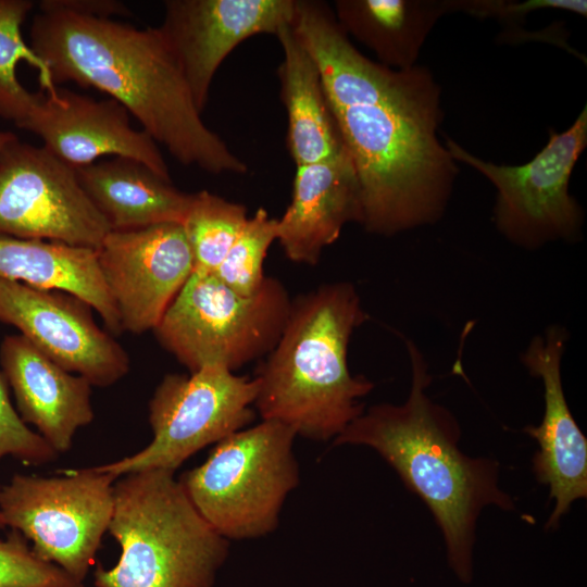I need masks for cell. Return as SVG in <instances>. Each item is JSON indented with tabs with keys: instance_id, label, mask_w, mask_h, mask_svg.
I'll return each mask as SVG.
<instances>
[{
	"instance_id": "obj_11",
	"label": "cell",
	"mask_w": 587,
	"mask_h": 587,
	"mask_svg": "<svg viewBox=\"0 0 587 587\" xmlns=\"http://www.w3.org/2000/svg\"><path fill=\"white\" fill-rule=\"evenodd\" d=\"M111 227L76 168L43 146L13 139L0 154V236L98 249Z\"/></svg>"
},
{
	"instance_id": "obj_15",
	"label": "cell",
	"mask_w": 587,
	"mask_h": 587,
	"mask_svg": "<svg viewBox=\"0 0 587 587\" xmlns=\"http://www.w3.org/2000/svg\"><path fill=\"white\" fill-rule=\"evenodd\" d=\"M129 112L109 98L96 100L59 88L40 90L36 102L20 126L37 135L52 154L82 167L104 155L137 160L170 179L167 164L158 143L135 129Z\"/></svg>"
},
{
	"instance_id": "obj_22",
	"label": "cell",
	"mask_w": 587,
	"mask_h": 587,
	"mask_svg": "<svg viewBox=\"0 0 587 587\" xmlns=\"http://www.w3.org/2000/svg\"><path fill=\"white\" fill-rule=\"evenodd\" d=\"M332 9L348 37L394 70L417 64L426 38L449 13L447 0H336Z\"/></svg>"
},
{
	"instance_id": "obj_8",
	"label": "cell",
	"mask_w": 587,
	"mask_h": 587,
	"mask_svg": "<svg viewBox=\"0 0 587 587\" xmlns=\"http://www.w3.org/2000/svg\"><path fill=\"white\" fill-rule=\"evenodd\" d=\"M116 479L93 467L54 477L14 474L0 485V528L20 532L36 555L82 584L108 532Z\"/></svg>"
},
{
	"instance_id": "obj_28",
	"label": "cell",
	"mask_w": 587,
	"mask_h": 587,
	"mask_svg": "<svg viewBox=\"0 0 587 587\" xmlns=\"http://www.w3.org/2000/svg\"><path fill=\"white\" fill-rule=\"evenodd\" d=\"M450 12H463L480 18H496L512 26L538 10H563L587 15L585 0H447Z\"/></svg>"
},
{
	"instance_id": "obj_17",
	"label": "cell",
	"mask_w": 587,
	"mask_h": 587,
	"mask_svg": "<svg viewBox=\"0 0 587 587\" xmlns=\"http://www.w3.org/2000/svg\"><path fill=\"white\" fill-rule=\"evenodd\" d=\"M0 364L23 422L34 425L58 453L67 452L76 432L95 417L92 385L58 365L21 334L3 339Z\"/></svg>"
},
{
	"instance_id": "obj_30",
	"label": "cell",
	"mask_w": 587,
	"mask_h": 587,
	"mask_svg": "<svg viewBox=\"0 0 587 587\" xmlns=\"http://www.w3.org/2000/svg\"><path fill=\"white\" fill-rule=\"evenodd\" d=\"M16 136L10 132H0V154L3 149L13 140Z\"/></svg>"
},
{
	"instance_id": "obj_6",
	"label": "cell",
	"mask_w": 587,
	"mask_h": 587,
	"mask_svg": "<svg viewBox=\"0 0 587 587\" xmlns=\"http://www.w3.org/2000/svg\"><path fill=\"white\" fill-rule=\"evenodd\" d=\"M296 437L289 426L262 420L215 444L205 462L178 482L228 541L263 537L277 528L283 504L299 484Z\"/></svg>"
},
{
	"instance_id": "obj_13",
	"label": "cell",
	"mask_w": 587,
	"mask_h": 587,
	"mask_svg": "<svg viewBox=\"0 0 587 587\" xmlns=\"http://www.w3.org/2000/svg\"><path fill=\"white\" fill-rule=\"evenodd\" d=\"M96 250L122 329L132 334L152 330L193 272L180 223L111 230Z\"/></svg>"
},
{
	"instance_id": "obj_29",
	"label": "cell",
	"mask_w": 587,
	"mask_h": 587,
	"mask_svg": "<svg viewBox=\"0 0 587 587\" xmlns=\"http://www.w3.org/2000/svg\"><path fill=\"white\" fill-rule=\"evenodd\" d=\"M57 5L76 13L97 17H110L129 15L124 3L112 0H53Z\"/></svg>"
},
{
	"instance_id": "obj_10",
	"label": "cell",
	"mask_w": 587,
	"mask_h": 587,
	"mask_svg": "<svg viewBox=\"0 0 587 587\" xmlns=\"http://www.w3.org/2000/svg\"><path fill=\"white\" fill-rule=\"evenodd\" d=\"M445 145L457 162L472 166L494 185L495 223L512 242L536 248L553 240H573L580 233L583 211L569 185L587 147L586 105L566 130L550 129L542 149L521 165L486 161L449 137Z\"/></svg>"
},
{
	"instance_id": "obj_5",
	"label": "cell",
	"mask_w": 587,
	"mask_h": 587,
	"mask_svg": "<svg viewBox=\"0 0 587 587\" xmlns=\"http://www.w3.org/2000/svg\"><path fill=\"white\" fill-rule=\"evenodd\" d=\"M108 533L121 546L110 570L98 566L97 587H212L229 541L197 511L174 472L120 476Z\"/></svg>"
},
{
	"instance_id": "obj_2",
	"label": "cell",
	"mask_w": 587,
	"mask_h": 587,
	"mask_svg": "<svg viewBox=\"0 0 587 587\" xmlns=\"http://www.w3.org/2000/svg\"><path fill=\"white\" fill-rule=\"evenodd\" d=\"M32 49L52 83L73 80L121 103L179 163L211 174H245L247 164L201 118L159 27L137 28L110 17L39 4Z\"/></svg>"
},
{
	"instance_id": "obj_16",
	"label": "cell",
	"mask_w": 587,
	"mask_h": 587,
	"mask_svg": "<svg viewBox=\"0 0 587 587\" xmlns=\"http://www.w3.org/2000/svg\"><path fill=\"white\" fill-rule=\"evenodd\" d=\"M564 344V330L552 327L544 337L533 339L523 354V363L542 379L545 388L542 422L525 432L539 446L533 459L536 477L549 486L555 502L547 528L557 527L571 504L587 497V439L572 416L561 383Z\"/></svg>"
},
{
	"instance_id": "obj_4",
	"label": "cell",
	"mask_w": 587,
	"mask_h": 587,
	"mask_svg": "<svg viewBox=\"0 0 587 587\" xmlns=\"http://www.w3.org/2000/svg\"><path fill=\"white\" fill-rule=\"evenodd\" d=\"M367 319L355 287L330 283L291 300L289 315L272 351L255 371L254 408L264 421H277L297 436L335 439L360 416V399L374 384L353 376L348 347Z\"/></svg>"
},
{
	"instance_id": "obj_9",
	"label": "cell",
	"mask_w": 587,
	"mask_h": 587,
	"mask_svg": "<svg viewBox=\"0 0 587 587\" xmlns=\"http://www.w3.org/2000/svg\"><path fill=\"white\" fill-rule=\"evenodd\" d=\"M258 390L255 377L239 376L223 366L189 375L167 374L149 402L151 442L130 457L93 469L117 478L145 470L175 472L204 447L251 424Z\"/></svg>"
},
{
	"instance_id": "obj_21",
	"label": "cell",
	"mask_w": 587,
	"mask_h": 587,
	"mask_svg": "<svg viewBox=\"0 0 587 587\" xmlns=\"http://www.w3.org/2000/svg\"><path fill=\"white\" fill-rule=\"evenodd\" d=\"M283 50L277 74L287 112L286 146L296 165L316 163L345 150L320 67L292 24L279 28Z\"/></svg>"
},
{
	"instance_id": "obj_25",
	"label": "cell",
	"mask_w": 587,
	"mask_h": 587,
	"mask_svg": "<svg viewBox=\"0 0 587 587\" xmlns=\"http://www.w3.org/2000/svg\"><path fill=\"white\" fill-rule=\"evenodd\" d=\"M276 236L277 218L259 208L213 274L237 294L254 295L266 278L263 264Z\"/></svg>"
},
{
	"instance_id": "obj_7",
	"label": "cell",
	"mask_w": 587,
	"mask_h": 587,
	"mask_svg": "<svg viewBox=\"0 0 587 587\" xmlns=\"http://www.w3.org/2000/svg\"><path fill=\"white\" fill-rule=\"evenodd\" d=\"M291 300L272 276L254 295L241 296L214 274L193 271L152 330L190 374L208 366L235 372L272 351Z\"/></svg>"
},
{
	"instance_id": "obj_20",
	"label": "cell",
	"mask_w": 587,
	"mask_h": 587,
	"mask_svg": "<svg viewBox=\"0 0 587 587\" xmlns=\"http://www.w3.org/2000/svg\"><path fill=\"white\" fill-rule=\"evenodd\" d=\"M0 279L73 295L97 311L110 334L123 333L118 312L99 268L96 249L53 240L0 236Z\"/></svg>"
},
{
	"instance_id": "obj_24",
	"label": "cell",
	"mask_w": 587,
	"mask_h": 587,
	"mask_svg": "<svg viewBox=\"0 0 587 587\" xmlns=\"http://www.w3.org/2000/svg\"><path fill=\"white\" fill-rule=\"evenodd\" d=\"M241 203L208 190L192 193L183 227L191 250L193 271L213 274L248 221Z\"/></svg>"
},
{
	"instance_id": "obj_23",
	"label": "cell",
	"mask_w": 587,
	"mask_h": 587,
	"mask_svg": "<svg viewBox=\"0 0 587 587\" xmlns=\"http://www.w3.org/2000/svg\"><path fill=\"white\" fill-rule=\"evenodd\" d=\"M33 5L27 0H0V117L17 127L26 121L37 98V92L18 82L17 63L24 60L39 72L42 90L55 87L42 60L22 37L21 26Z\"/></svg>"
},
{
	"instance_id": "obj_27",
	"label": "cell",
	"mask_w": 587,
	"mask_h": 587,
	"mask_svg": "<svg viewBox=\"0 0 587 587\" xmlns=\"http://www.w3.org/2000/svg\"><path fill=\"white\" fill-rule=\"evenodd\" d=\"M4 455L28 465H42L57 460L59 453L20 417L0 373V460Z\"/></svg>"
},
{
	"instance_id": "obj_12",
	"label": "cell",
	"mask_w": 587,
	"mask_h": 587,
	"mask_svg": "<svg viewBox=\"0 0 587 587\" xmlns=\"http://www.w3.org/2000/svg\"><path fill=\"white\" fill-rule=\"evenodd\" d=\"M0 322L92 386H111L129 371L127 352L98 326L92 308L67 292L0 279Z\"/></svg>"
},
{
	"instance_id": "obj_26",
	"label": "cell",
	"mask_w": 587,
	"mask_h": 587,
	"mask_svg": "<svg viewBox=\"0 0 587 587\" xmlns=\"http://www.w3.org/2000/svg\"><path fill=\"white\" fill-rule=\"evenodd\" d=\"M0 587H83L58 565L35 554L27 539L12 529L0 539Z\"/></svg>"
},
{
	"instance_id": "obj_14",
	"label": "cell",
	"mask_w": 587,
	"mask_h": 587,
	"mask_svg": "<svg viewBox=\"0 0 587 587\" xmlns=\"http://www.w3.org/2000/svg\"><path fill=\"white\" fill-rule=\"evenodd\" d=\"M159 27L200 112L216 71L246 39L294 24L296 0H166Z\"/></svg>"
},
{
	"instance_id": "obj_19",
	"label": "cell",
	"mask_w": 587,
	"mask_h": 587,
	"mask_svg": "<svg viewBox=\"0 0 587 587\" xmlns=\"http://www.w3.org/2000/svg\"><path fill=\"white\" fill-rule=\"evenodd\" d=\"M75 168L83 189L111 230L183 224L191 203L192 193L180 191L134 159L113 157Z\"/></svg>"
},
{
	"instance_id": "obj_1",
	"label": "cell",
	"mask_w": 587,
	"mask_h": 587,
	"mask_svg": "<svg viewBox=\"0 0 587 587\" xmlns=\"http://www.w3.org/2000/svg\"><path fill=\"white\" fill-rule=\"evenodd\" d=\"M294 28L315 59L361 191L363 228L395 234L436 222L459 174L438 138L441 89L430 70L363 55L324 1L296 0Z\"/></svg>"
},
{
	"instance_id": "obj_3",
	"label": "cell",
	"mask_w": 587,
	"mask_h": 587,
	"mask_svg": "<svg viewBox=\"0 0 587 587\" xmlns=\"http://www.w3.org/2000/svg\"><path fill=\"white\" fill-rule=\"evenodd\" d=\"M412 386L404 403L369 408L334 439L335 446L362 445L376 450L404 485L430 510L442 532L451 569L463 583L473 575V545L482 510H513L499 487V464L471 458L458 447L460 429L452 415L426 394L430 376L413 342L407 340Z\"/></svg>"
},
{
	"instance_id": "obj_18",
	"label": "cell",
	"mask_w": 587,
	"mask_h": 587,
	"mask_svg": "<svg viewBox=\"0 0 587 587\" xmlns=\"http://www.w3.org/2000/svg\"><path fill=\"white\" fill-rule=\"evenodd\" d=\"M361 221L360 185L345 149L296 167L291 201L277 218L276 240L290 261L315 265L348 223Z\"/></svg>"
}]
</instances>
